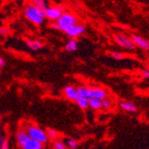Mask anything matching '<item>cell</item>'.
<instances>
[{
	"label": "cell",
	"mask_w": 149,
	"mask_h": 149,
	"mask_svg": "<svg viewBox=\"0 0 149 149\" xmlns=\"http://www.w3.org/2000/svg\"><path fill=\"white\" fill-rule=\"evenodd\" d=\"M24 16L32 23L36 25H41L44 22L45 17V11H42L37 8L32 3L27 4L24 8Z\"/></svg>",
	"instance_id": "6da1fadb"
},
{
	"label": "cell",
	"mask_w": 149,
	"mask_h": 149,
	"mask_svg": "<svg viewBox=\"0 0 149 149\" xmlns=\"http://www.w3.org/2000/svg\"><path fill=\"white\" fill-rule=\"evenodd\" d=\"M16 140L22 149H44V145L30 139L26 131L23 130L17 132Z\"/></svg>",
	"instance_id": "7a4b0ae2"
},
{
	"label": "cell",
	"mask_w": 149,
	"mask_h": 149,
	"mask_svg": "<svg viewBox=\"0 0 149 149\" xmlns=\"http://www.w3.org/2000/svg\"><path fill=\"white\" fill-rule=\"evenodd\" d=\"M27 135L29 136L30 139L40 143V144H46L48 141V138L47 136L46 131H44L42 129H40L39 127L32 124H29L26 127L25 130Z\"/></svg>",
	"instance_id": "3957f363"
},
{
	"label": "cell",
	"mask_w": 149,
	"mask_h": 149,
	"mask_svg": "<svg viewBox=\"0 0 149 149\" xmlns=\"http://www.w3.org/2000/svg\"><path fill=\"white\" fill-rule=\"evenodd\" d=\"M77 18L72 15V13H63L61 17L56 22L58 30L62 31H65L66 29H68L70 26L75 25L77 24Z\"/></svg>",
	"instance_id": "277c9868"
},
{
	"label": "cell",
	"mask_w": 149,
	"mask_h": 149,
	"mask_svg": "<svg viewBox=\"0 0 149 149\" xmlns=\"http://www.w3.org/2000/svg\"><path fill=\"white\" fill-rule=\"evenodd\" d=\"M115 38V42L121 47H123L125 49H129V50H134L136 49V46H135L132 41L130 38L125 36V35H123V34H117L115 35L114 37Z\"/></svg>",
	"instance_id": "5b68a950"
},
{
	"label": "cell",
	"mask_w": 149,
	"mask_h": 149,
	"mask_svg": "<svg viewBox=\"0 0 149 149\" xmlns=\"http://www.w3.org/2000/svg\"><path fill=\"white\" fill-rule=\"evenodd\" d=\"M86 31V27L82 24H75L72 26H70L68 29H66L64 33L70 37L71 38L75 39L76 38L79 37L80 35H82Z\"/></svg>",
	"instance_id": "8992f818"
},
{
	"label": "cell",
	"mask_w": 149,
	"mask_h": 149,
	"mask_svg": "<svg viewBox=\"0 0 149 149\" xmlns=\"http://www.w3.org/2000/svg\"><path fill=\"white\" fill-rule=\"evenodd\" d=\"M63 12L59 9L58 6H48L45 10V17L49 21L56 22L62 15Z\"/></svg>",
	"instance_id": "52a82bcc"
},
{
	"label": "cell",
	"mask_w": 149,
	"mask_h": 149,
	"mask_svg": "<svg viewBox=\"0 0 149 149\" xmlns=\"http://www.w3.org/2000/svg\"><path fill=\"white\" fill-rule=\"evenodd\" d=\"M132 43L136 46V47H139L143 50H149V40L138 36V35H132L130 37Z\"/></svg>",
	"instance_id": "ba28073f"
},
{
	"label": "cell",
	"mask_w": 149,
	"mask_h": 149,
	"mask_svg": "<svg viewBox=\"0 0 149 149\" xmlns=\"http://www.w3.org/2000/svg\"><path fill=\"white\" fill-rule=\"evenodd\" d=\"M107 97V93L104 89L100 88H90V98L97 99V100H103Z\"/></svg>",
	"instance_id": "9c48e42d"
},
{
	"label": "cell",
	"mask_w": 149,
	"mask_h": 149,
	"mask_svg": "<svg viewBox=\"0 0 149 149\" xmlns=\"http://www.w3.org/2000/svg\"><path fill=\"white\" fill-rule=\"evenodd\" d=\"M63 93L65 97L69 100L72 101H76V99L79 97L78 93H77V88L72 87V86H67L63 88Z\"/></svg>",
	"instance_id": "30bf717a"
},
{
	"label": "cell",
	"mask_w": 149,
	"mask_h": 149,
	"mask_svg": "<svg viewBox=\"0 0 149 149\" xmlns=\"http://www.w3.org/2000/svg\"><path fill=\"white\" fill-rule=\"evenodd\" d=\"M120 107L121 109H123L126 112L129 113H136L138 111V107L132 102H129V101H123L120 103Z\"/></svg>",
	"instance_id": "8fae6325"
},
{
	"label": "cell",
	"mask_w": 149,
	"mask_h": 149,
	"mask_svg": "<svg viewBox=\"0 0 149 149\" xmlns=\"http://www.w3.org/2000/svg\"><path fill=\"white\" fill-rule=\"evenodd\" d=\"M26 45L32 51H38L42 48L43 44L37 39H29L26 41Z\"/></svg>",
	"instance_id": "7c38bea8"
},
{
	"label": "cell",
	"mask_w": 149,
	"mask_h": 149,
	"mask_svg": "<svg viewBox=\"0 0 149 149\" xmlns=\"http://www.w3.org/2000/svg\"><path fill=\"white\" fill-rule=\"evenodd\" d=\"M77 93L79 97L89 99L90 97V88L88 87H79L77 88Z\"/></svg>",
	"instance_id": "4fadbf2b"
},
{
	"label": "cell",
	"mask_w": 149,
	"mask_h": 149,
	"mask_svg": "<svg viewBox=\"0 0 149 149\" xmlns=\"http://www.w3.org/2000/svg\"><path fill=\"white\" fill-rule=\"evenodd\" d=\"M78 49V42L76 39L71 38L65 45V50L69 53L74 52Z\"/></svg>",
	"instance_id": "5bb4252c"
},
{
	"label": "cell",
	"mask_w": 149,
	"mask_h": 149,
	"mask_svg": "<svg viewBox=\"0 0 149 149\" xmlns=\"http://www.w3.org/2000/svg\"><path fill=\"white\" fill-rule=\"evenodd\" d=\"M88 107H90L93 110H99L102 108V104H101V100H97V99H94V98H90L88 99Z\"/></svg>",
	"instance_id": "9a60e30c"
},
{
	"label": "cell",
	"mask_w": 149,
	"mask_h": 149,
	"mask_svg": "<svg viewBox=\"0 0 149 149\" xmlns=\"http://www.w3.org/2000/svg\"><path fill=\"white\" fill-rule=\"evenodd\" d=\"M75 102H76L77 105L79 108H81V109H88V99L82 98V97H78Z\"/></svg>",
	"instance_id": "2e32d148"
},
{
	"label": "cell",
	"mask_w": 149,
	"mask_h": 149,
	"mask_svg": "<svg viewBox=\"0 0 149 149\" xmlns=\"http://www.w3.org/2000/svg\"><path fill=\"white\" fill-rule=\"evenodd\" d=\"M101 104H102V108L104 110H110L113 107V101L111 98L109 97H105L103 100H101Z\"/></svg>",
	"instance_id": "e0dca14e"
},
{
	"label": "cell",
	"mask_w": 149,
	"mask_h": 149,
	"mask_svg": "<svg viewBox=\"0 0 149 149\" xmlns=\"http://www.w3.org/2000/svg\"><path fill=\"white\" fill-rule=\"evenodd\" d=\"M32 4L38 9L45 11L48 6H47V1H44V0H34L32 1Z\"/></svg>",
	"instance_id": "ac0fdd59"
},
{
	"label": "cell",
	"mask_w": 149,
	"mask_h": 149,
	"mask_svg": "<svg viewBox=\"0 0 149 149\" xmlns=\"http://www.w3.org/2000/svg\"><path fill=\"white\" fill-rule=\"evenodd\" d=\"M54 149H67V146L62 140L56 139L54 142Z\"/></svg>",
	"instance_id": "d6986e66"
},
{
	"label": "cell",
	"mask_w": 149,
	"mask_h": 149,
	"mask_svg": "<svg viewBox=\"0 0 149 149\" xmlns=\"http://www.w3.org/2000/svg\"><path fill=\"white\" fill-rule=\"evenodd\" d=\"M66 146H68L71 149H76L78 147V142L72 139H66Z\"/></svg>",
	"instance_id": "ffe728a7"
},
{
	"label": "cell",
	"mask_w": 149,
	"mask_h": 149,
	"mask_svg": "<svg viewBox=\"0 0 149 149\" xmlns=\"http://www.w3.org/2000/svg\"><path fill=\"white\" fill-rule=\"evenodd\" d=\"M0 149H9L7 139L6 136L0 137Z\"/></svg>",
	"instance_id": "44dd1931"
},
{
	"label": "cell",
	"mask_w": 149,
	"mask_h": 149,
	"mask_svg": "<svg viewBox=\"0 0 149 149\" xmlns=\"http://www.w3.org/2000/svg\"><path fill=\"white\" fill-rule=\"evenodd\" d=\"M110 56L115 60H121V59H123L125 57V55L123 53H120V52H112L109 54Z\"/></svg>",
	"instance_id": "7402d4cb"
},
{
	"label": "cell",
	"mask_w": 149,
	"mask_h": 149,
	"mask_svg": "<svg viewBox=\"0 0 149 149\" xmlns=\"http://www.w3.org/2000/svg\"><path fill=\"white\" fill-rule=\"evenodd\" d=\"M47 138H51V139H56L57 138V132L53 130V129H47V130L46 131Z\"/></svg>",
	"instance_id": "603a6c76"
},
{
	"label": "cell",
	"mask_w": 149,
	"mask_h": 149,
	"mask_svg": "<svg viewBox=\"0 0 149 149\" xmlns=\"http://www.w3.org/2000/svg\"><path fill=\"white\" fill-rule=\"evenodd\" d=\"M141 76L145 79H149V71L148 70H142L141 71Z\"/></svg>",
	"instance_id": "cb8c5ba5"
},
{
	"label": "cell",
	"mask_w": 149,
	"mask_h": 149,
	"mask_svg": "<svg viewBox=\"0 0 149 149\" xmlns=\"http://www.w3.org/2000/svg\"><path fill=\"white\" fill-rule=\"evenodd\" d=\"M0 34H2V35L8 34V29L7 28H5V27H3V28L0 29Z\"/></svg>",
	"instance_id": "d4e9b609"
},
{
	"label": "cell",
	"mask_w": 149,
	"mask_h": 149,
	"mask_svg": "<svg viewBox=\"0 0 149 149\" xmlns=\"http://www.w3.org/2000/svg\"><path fill=\"white\" fill-rule=\"evenodd\" d=\"M5 60L2 58V57H0V68H2V67L5 66Z\"/></svg>",
	"instance_id": "484cf974"
},
{
	"label": "cell",
	"mask_w": 149,
	"mask_h": 149,
	"mask_svg": "<svg viewBox=\"0 0 149 149\" xmlns=\"http://www.w3.org/2000/svg\"><path fill=\"white\" fill-rule=\"evenodd\" d=\"M1 121H2V120H1V118H0V124H1Z\"/></svg>",
	"instance_id": "4316f807"
},
{
	"label": "cell",
	"mask_w": 149,
	"mask_h": 149,
	"mask_svg": "<svg viewBox=\"0 0 149 149\" xmlns=\"http://www.w3.org/2000/svg\"><path fill=\"white\" fill-rule=\"evenodd\" d=\"M0 76H1V71H0Z\"/></svg>",
	"instance_id": "83f0119b"
}]
</instances>
